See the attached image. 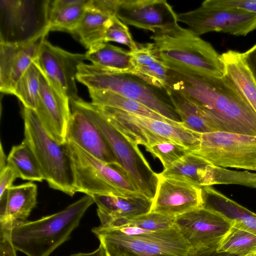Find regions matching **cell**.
Returning a JSON list of instances; mask_svg holds the SVG:
<instances>
[{
  "label": "cell",
  "instance_id": "6da1fadb",
  "mask_svg": "<svg viewBox=\"0 0 256 256\" xmlns=\"http://www.w3.org/2000/svg\"><path fill=\"white\" fill-rule=\"evenodd\" d=\"M168 67L166 88L196 104L219 131L256 136V112L224 76Z\"/></svg>",
  "mask_w": 256,
  "mask_h": 256
},
{
  "label": "cell",
  "instance_id": "7a4b0ae2",
  "mask_svg": "<svg viewBox=\"0 0 256 256\" xmlns=\"http://www.w3.org/2000/svg\"><path fill=\"white\" fill-rule=\"evenodd\" d=\"M94 203L86 194L64 210L5 231L16 250L27 256H49L68 240L89 207Z\"/></svg>",
  "mask_w": 256,
  "mask_h": 256
},
{
  "label": "cell",
  "instance_id": "3957f363",
  "mask_svg": "<svg viewBox=\"0 0 256 256\" xmlns=\"http://www.w3.org/2000/svg\"><path fill=\"white\" fill-rule=\"evenodd\" d=\"M160 58L168 66L222 77L224 66L210 43L179 24L150 36Z\"/></svg>",
  "mask_w": 256,
  "mask_h": 256
},
{
  "label": "cell",
  "instance_id": "277c9868",
  "mask_svg": "<svg viewBox=\"0 0 256 256\" xmlns=\"http://www.w3.org/2000/svg\"><path fill=\"white\" fill-rule=\"evenodd\" d=\"M70 104L82 110L94 124L112 151L116 163L125 172L138 191L152 200L158 183V174L152 169L138 146L116 130L91 102L79 97L70 100Z\"/></svg>",
  "mask_w": 256,
  "mask_h": 256
},
{
  "label": "cell",
  "instance_id": "5b68a950",
  "mask_svg": "<svg viewBox=\"0 0 256 256\" xmlns=\"http://www.w3.org/2000/svg\"><path fill=\"white\" fill-rule=\"evenodd\" d=\"M76 80L88 90L111 91L137 101L164 117L182 122L166 90L129 74L106 70L92 64L78 66Z\"/></svg>",
  "mask_w": 256,
  "mask_h": 256
},
{
  "label": "cell",
  "instance_id": "8992f818",
  "mask_svg": "<svg viewBox=\"0 0 256 256\" xmlns=\"http://www.w3.org/2000/svg\"><path fill=\"white\" fill-rule=\"evenodd\" d=\"M22 114L24 141L34 154L44 180L50 188L73 196L76 192L66 144H60L48 136L34 111L23 106Z\"/></svg>",
  "mask_w": 256,
  "mask_h": 256
},
{
  "label": "cell",
  "instance_id": "52a82bcc",
  "mask_svg": "<svg viewBox=\"0 0 256 256\" xmlns=\"http://www.w3.org/2000/svg\"><path fill=\"white\" fill-rule=\"evenodd\" d=\"M94 105L116 130L136 146L142 144L147 148L171 142L184 146L192 152L198 148L200 134L184 126H173L117 108Z\"/></svg>",
  "mask_w": 256,
  "mask_h": 256
},
{
  "label": "cell",
  "instance_id": "ba28073f",
  "mask_svg": "<svg viewBox=\"0 0 256 256\" xmlns=\"http://www.w3.org/2000/svg\"><path fill=\"white\" fill-rule=\"evenodd\" d=\"M66 146L76 192L90 196L140 194L116 163H105L72 142H66Z\"/></svg>",
  "mask_w": 256,
  "mask_h": 256
},
{
  "label": "cell",
  "instance_id": "9c48e42d",
  "mask_svg": "<svg viewBox=\"0 0 256 256\" xmlns=\"http://www.w3.org/2000/svg\"><path fill=\"white\" fill-rule=\"evenodd\" d=\"M106 256H188L190 247L176 228L128 236L100 226L92 228Z\"/></svg>",
  "mask_w": 256,
  "mask_h": 256
},
{
  "label": "cell",
  "instance_id": "30bf717a",
  "mask_svg": "<svg viewBox=\"0 0 256 256\" xmlns=\"http://www.w3.org/2000/svg\"><path fill=\"white\" fill-rule=\"evenodd\" d=\"M48 0H1L0 43L20 44L49 32Z\"/></svg>",
  "mask_w": 256,
  "mask_h": 256
},
{
  "label": "cell",
  "instance_id": "8fae6325",
  "mask_svg": "<svg viewBox=\"0 0 256 256\" xmlns=\"http://www.w3.org/2000/svg\"><path fill=\"white\" fill-rule=\"evenodd\" d=\"M192 153L215 166L255 170L256 136L220 131L200 134L198 148Z\"/></svg>",
  "mask_w": 256,
  "mask_h": 256
},
{
  "label": "cell",
  "instance_id": "7c38bea8",
  "mask_svg": "<svg viewBox=\"0 0 256 256\" xmlns=\"http://www.w3.org/2000/svg\"><path fill=\"white\" fill-rule=\"evenodd\" d=\"M178 20L199 36L212 32L245 36L256 30V13L235 8L214 6L206 0L194 10L178 14Z\"/></svg>",
  "mask_w": 256,
  "mask_h": 256
},
{
  "label": "cell",
  "instance_id": "4fadbf2b",
  "mask_svg": "<svg viewBox=\"0 0 256 256\" xmlns=\"http://www.w3.org/2000/svg\"><path fill=\"white\" fill-rule=\"evenodd\" d=\"M232 222L204 208L175 217L174 226L192 250L218 247Z\"/></svg>",
  "mask_w": 256,
  "mask_h": 256
},
{
  "label": "cell",
  "instance_id": "5bb4252c",
  "mask_svg": "<svg viewBox=\"0 0 256 256\" xmlns=\"http://www.w3.org/2000/svg\"><path fill=\"white\" fill-rule=\"evenodd\" d=\"M85 60V54L66 51L52 45L46 38L41 42L36 60L42 74L70 100L79 98L76 80L78 66Z\"/></svg>",
  "mask_w": 256,
  "mask_h": 256
},
{
  "label": "cell",
  "instance_id": "9a60e30c",
  "mask_svg": "<svg viewBox=\"0 0 256 256\" xmlns=\"http://www.w3.org/2000/svg\"><path fill=\"white\" fill-rule=\"evenodd\" d=\"M114 16L126 26L153 34L178 25V14L165 0H116Z\"/></svg>",
  "mask_w": 256,
  "mask_h": 256
},
{
  "label": "cell",
  "instance_id": "2e32d148",
  "mask_svg": "<svg viewBox=\"0 0 256 256\" xmlns=\"http://www.w3.org/2000/svg\"><path fill=\"white\" fill-rule=\"evenodd\" d=\"M158 176L150 212L176 217L202 208V187L187 180Z\"/></svg>",
  "mask_w": 256,
  "mask_h": 256
},
{
  "label": "cell",
  "instance_id": "e0dca14e",
  "mask_svg": "<svg viewBox=\"0 0 256 256\" xmlns=\"http://www.w3.org/2000/svg\"><path fill=\"white\" fill-rule=\"evenodd\" d=\"M34 112L48 136L60 144H65L72 114L70 100L42 72L38 102Z\"/></svg>",
  "mask_w": 256,
  "mask_h": 256
},
{
  "label": "cell",
  "instance_id": "ac0fdd59",
  "mask_svg": "<svg viewBox=\"0 0 256 256\" xmlns=\"http://www.w3.org/2000/svg\"><path fill=\"white\" fill-rule=\"evenodd\" d=\"M46 36L20 44L0 43V91L14 94L16 86L36 58Z\"/></svg>",
  "mask_w": 256,
  "mask_h": 256
},
{
  "label": "cell",
  "instance_id": "d6986e66",
  "mask_svg": "<svg viewBox=\"0 0 256 256\" xmlns=\"http://www.w3.org/2000/svg\"><path fill=\"white\" fill-rule=\"evenodd\" d=\"M70 106L72 114L66 142L76 144L105 163H116L114 156L98 129L82 110L72 104Z\"/></svg>",
  "mask_w": 256,
  "mask_h": 256
},
{
  "label": "cell",
  "instance_id": "ffe728a7",
  "mask_svg": "<svg viewBox=\"0 0 256 256\" xmlns=\"http://www.w3.org/2000/svg\"><path fill=\"white\" fill-rule=\"evenodd\" d=\"M92 196L98 206L100 226L104 228L117 220H131L150 212L152 201L141 194H96Z\"/></svg>",
  "mask_w": 256,
  "mask_h": 256
},
{
  "label": "cell",
  "instance_id": "44dd1931",
  "mask_svg": "<svg viewBox=\"0 0 256 256\" xmlns=\"http://www.w3.org/2000/svg\"><path fill=\"white\" fill-rule=\"evenodd\" d=\"M37 186L28 182L12 186L0 202V229L10 230L27 220L37 204Z\"/></svg>",
  "mask_w": 256,
  "mask_h": 256
},
{
  "label": "cell",
  "instance_id": "7402d4cb",
  "mask_svg": "<svg viewBox=\"0 0 256 256\" xmlns=\"http://www.w3.org/2000/svg\"><path fill=\"white\" fill-rule=\"evenodd\" d=\"M129 54L133 67L131 74L154 86L166 89L168 67L160 58L153 42L138 44Z\"/></svg>",
  "mask_w": 256,
  "mask_h": 256
},
{
  "label": "cell",
  "instance_id": "603a6c76",
  "mask_svg": "<svg viewBox=\"0 0 256 256\" xmlns=\"http://www.w3.org/2000/svg\"><path fill=\"white\" fill-rule=\"evenodd\" d=\"M202 208L220 214L233 224L256 234V214L212 186H203Z\"/></svg>",
  "mask_w": 256,
  "mask_h": 256
},
{
  "label": "cell",
  "instance_id": "cb8c5ba5",
  "mask_svg": "<svg viewBox=\"0 0 256 256\" xmlns=\"http://www.w3.org/2000/svg\"><path fill=\"white\" fill-rule=\"evenodd\" d=\"M221 58L224 66L223 76L256 112V81L242 53L228 50L221 54Z\"/></svg>",
  "mask_w": 256,
  "mask_h": 256
},
{
  "label": "cell",
  "instance_id": "d4e9b609",
  "mask_svg": "<svg viewBox=\"0 0 256 256\" xmlns=\"http://www.w3.org/2000/svg\"><path fill=\"white\" fill-rule=\"evenodd\" d=\"M214 167L204 158L191 152L160 174L165 177L187 180L201 187L211 186Z\"/></svg>",
  "mask_w": 256,
  "mask_h": 256
},
{
  "label": "cell",
  "instance_id": "484cf974",
  "mask_svg": "<svg viewBox=\"0 0 256 256\" xmlns=\"http://www.w3.org/2000/svg\"><path fill=\"white\" fill-rule=\"evenodd\" d=\"M86 60L106 70L132 74L133 67L129 51L108 44L101 42L90 48L85 54Z\"/></svg>",
  "mask_w": 256,
  "mask_h": 256
},
{
  "label": "cell",
  "instance_id": "4316f807",
  "mask_svg": "<svg viewBox=\"0 0 256 256\" xmlns=\"http://www.w3.org/2000/svg\"><path fill=\"white\" fill-rule=\"evenodd\" d=\"M88 92L91 102L94 105L117 108L159 120L173 126H184L182 122L170 120L145 105L117 93L108 90H88Z\"/></svg>",
  "mask_w": 256,
  "mask_h": 256
},
{
  "label": "cell",
  "instance_id": "83f0119b",
  "mask_svg": "<svg viewBox=\"0 0 256 256\" xmlns=\"http://www.w3.org/2000/svg\"><path fill=\"white\" fill-rule=\"evenodd\" d=\"M165 90L186 128L200 134L219 131L196 104L170 88Z\"/></svg>",
  "mask_w": 256,
  "mask_h": 256
},
{
  "label": "cell",
  "instance_id": "f1b7e54d",
  "mask_svg": "<svg viewBox=\"0 0 256 256\" xmlns=\"http://www.w3.org/2000/svg\"><path fill=\"white\" fill-rule=\"evenodd\" d=\"M112 16H114L88 6L87 3L84 16L72 34L88 50L96 44L104 42L105 31Z\"/></svg>",
  "mask_w": 256,
  "mask_h": 256
},
{
  "label": "cell",
  "instance_id": "f546056e",
  "mask_svg": "<svg viewBox=\"0 0 256 256\" xmlns=\"http://www.w3.org/2000/svg\"><path fill=\"white\" fill-rule=\"evenodd\" d=\"M6 164L14 168L18 178L39 182L44 180L34 154L24 140L12 147L6 158Z\"/></svg>",
  "mask_w": 256,
  "mask_h": 256
},
{
  "label": "cell",
  "instance_id": "4dcf8cb0",
  "mask_svg": "<svg viewBox=\"0 0 256 256\" xmlns=\"http://www.w3.org/2000/svg\"><path fill=\"white\" fill-rule=\"evenodd\" d=\"M218 251L239 256L256 254V234L232 223Z\"/></svg>",
  "mask_w": 256,
  "mask_h": 256
},
{
  "label": "cell",
  "instance_id": "1f68e13d",
  "mask_svg": "<svg viewBox=\"0 0 256 256\" xmlns=\"http://www.w3.org/2000/svg\"><path fill=\"white\" fill-rule=\"evenodd\" d=\"M36 60L17 82L13 94L19 99L24 108L34 111L38 102L41 74Z\"/></svg>",
  "mask_w": 256,
  "mask_h": 256
},
{
  "label": "cell",
  "instance_id": "d6a6232c",
  "mask_svg": "<svg viewBox=\"0 0 256 256\" xmlns=\"http://www.w3.org/2000/svg\"><path fill=\"white\" fill-rule=\"evenodd\" d=\"M88 0L76 2L61 10L48 20V30L62 31L72 34L82 19L87 7Z\"/></svg>",
  "mask_w": 256,
  "mask_h": 256
},
{
  "label": "cell",
  "instance_id": "836d02e7",
  "mask_svg": "<svg viewBox=\"0 0 256 256\" xmlns=\"http://www.w3.org/2000/svg\"><path fill=\"white\" fill-rule=\"evenodd\" d=\"M174 220L175 217L150 212L131 220H122L116 221L108 228L134 227L153 232L172 228L174 226Z\"/></svg>",
  "mask_w": 256,
  "mask_h": 256
},
{
  "label": "cell",
  "instance_id": "e575fe53",
  "mask_svg": "<svg viewBox=\"0 0 256 256\" xmlns=\"http://www.w3.org/2000/svg\"><path fill=\"white\" fill-rule=\"evenodd\" d=\"M146 148L148 152L160 160L164 170L168 168L178 160L192 152L184 146L171 142L158 144Z\"/></svg>",
  "mask_w": 256,
  "mask_h": 256
},
{
  "label": "cell",
  "instance_id": "d590c367",
  "mask_svg": "<svg viewBox=\"0 0 256 256\" xmlns=\"http://www.w3.org/2000/svg\"><path fill=\"white\" fill-rule=\"evenodd\" d=\"M113 42L127 46L130 50L136 48L138 43L133 39L128 26L116 16H112L106 26L104 42Z\"/></svg>",
  "mask_w": 256,
  "mask_h": 256
},
{
  "label": "cell",
  "instance_id": "8d00e7d4",
  "mask_svg": "<svg viewBox=\"0 0 256 256\" xmlns=\"http://www.w3.org/2000/svg\"><path fill=\"white\" fill-rule=\"evenodd\" d=\"M209 4L220 8H235L256 14V0H206Z\"/></svg>",
  "mask_w": 256,
  "mask_h": 256
},
{
  "label": "cell",
  "instance_id": "74e56055",
  "mask_svg": "<svg viewBox=\"0 0 256 256\" xmlns=\"http://www.w3.org/2000/svg\"><path fill=\"white\" fill-rule=\"evenodd\" d=\"M18 178L12 168L6 165L0 169V202L5 200L7 190L12 186L14 182Z\"/></svg>",
  "mask_w": 256,
  "mask_h": 256
},
{
  "label": "cell",
  "instance_id": "f35d334b",
  "mask_svg": "<svg viewBox=\"0 0 256 256\" xmlns=\"http://www.w3.org/2000/svg\"><path fill=\"white\" fill-rule=\"evenodd\" d=\"M0 256H18L8 234L0 230Z\"/></svg>",
  "mask_w": 256,
  "mask_h": 256
},
{
  "label": "cell",
  "instance_id": "ab89813d",
  "mask_svg": "<svg viewBox=\"0 0 256 256\" xmlns=\"http://www.w3.org/2000/svg\"><path fill=\"white\" fill-rule=\"evenodd\" d=\"M242 54L245 62L256 81V44Z\"/></svg>",
  "mask_w": 256,
  "mask_h": 256
},
{
  "label": "cell",
  "instance_id": "60d3db41",
  "mask_svg": "<svg viewBox=\"0 0 256 256\" xmlns=\"http://www.w3.org/2000/svg\"><path fill=\"white\" fill-rule=\"evenodd\" d=\"M218 247L194 250L190 248L188 256H239L228 252L218 251Z\"/></svg>",
  "mask_w": 256,
  "mask_h": 256
},
{
  "label": "cell",
  "instance_id": "b9f144b4",
  "mask_svg": "<svg viewBox=\"0 0 256 256\" xmlns=\"http://www.w3.org/2000/svg\"><path fill=\"white\" fill-rule=\"evenodd\" d=\"M70 256H106V255L102 246L100 244L99 246L92 252H80L71 254Z\"/></svg>",
  "mask_w": 256,
  "mask_h": 256
},
{
  "label": "cell",
  "instance_id": "7bdbcfd3",
  "mask_svg": "<svg viewBox=\"0 0 256 256\" xmlns=\"http://www.w3.org/2000/svg\"><path fill=\"white\" fill-rule=\"evenodd\" d=\"M6 156L4 153L3 151L2 146L1 144L0 146V169L4 167L6 164Z\"/></svg>",
  "mask_w": 256,
  "mask_h": 256
},
{
  "label": "cell",
  "instance_id": "ee69618b",
  "mask_svg": "<svg viewBox=\"0 0 256 256\" xmlns=\"http://www.w3.org/2000/svg\"><path fill=\"white\" fill-rule=\"evenodd\" d=\"M256 256V254L250 255V256Z\"/></svg>",
  "mask_w": 256,
  "mask_h": 256
},
{
  "label": "cell",
  "instance_id": "f6af8a7d",
  "mask_svg": "<svg viewBox=\"0 0 256 256\" xmlns=\"http://www.w3.org/2000/svg\"><path fill=\"white\" fill-rule=\"evenodd\" d=\"M255 171H256V169L255 170Z\"/></svg>",
  "mask_w": 256,
  "mask_h": 256
}]
</instances>
